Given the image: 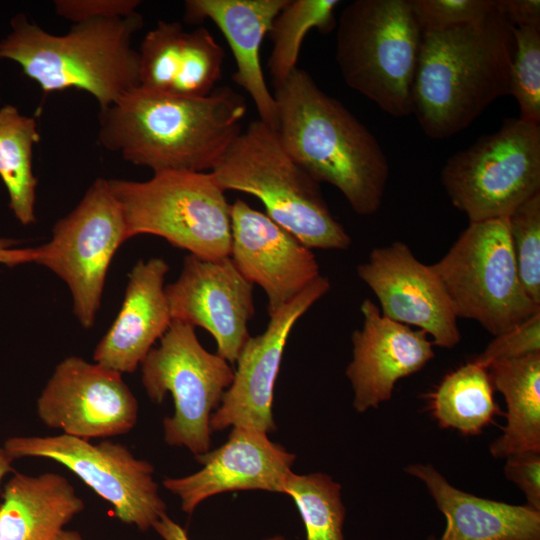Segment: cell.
<instances>
[{
    "label": "cell",
    "instance_id": "cell-1",
    "mask_svg": "<svg viewBox=\"0 0 540 540\" xmlns=\"http://www.w3.org/2000/svg\"><path fill=\"white\" fill-rule=\"evenodd\" d=\"M245 99L218 87L204 97L134 88L99 113V142L126 161L162 171H211L241 133Z\"/></svg>",
    "mask_w": 540,
    "mask_h": 540
},
{
    "label": "cell",
    "instance_id": "cell-2",
    "mask_svg": "<svg viewBox=\"0 0 540 540\" xmlns=\"http://www.w3.org/2000/svg\"><path fill=\"white\" fill-rule=\"evenodd\" d=\"M274 89V130L285 150L319 184L337 188L357 214H375L389 176L375 136L303 69Z\"/></svg>",
    "mask_w": 540,
    "mask_h": 540
},
{
    "label": "cell",
    "instance_id": "cell-3",
    "mask_svg": "<svg viewBox=\"0 0 540 540\" xmlns=\"http://www.w3.org/2000/svg\"><path fill=\"white\" fill-rule=\"evenodd\" d=\"M513 29L494 8L478 22L422 33L412 114L428 137L459 133L509 94Z\"/></svg>",
    "mask_w": 540,
    "mask_h": 540
},
{
    "label": "cell",
    "instance_id": "cell-4",
    "mask_svg": "<svg viewBox=\"0 0 540 540\" xmlns=\"http://www.w3.org/2000/svg\"><path fill=\"white\" fill-rule=\"evenodd\" d=\"M142 26L136 12L76 23L55 35L19 13L0 41V60L16 62L45 93L77 88L103 110L139 87V54L131 42Z\"/></svg>",
    "mask_w": 540,
    "mask_h": 540
},
{
    "label": "cell",
    "instance_id": "cell-5",
    "mask_svg": "<svg viewBox=\"0 0 540 540\" xmlns=\"http://www.w3.org/2000/svg\"><path fill=\"white\" fill-rule=\"evenodd\" d=\"M224 190L253 195L266 215L310 249L346 250L351 237L333 217L315 181L285 150L275 130L252 121L210 171Z\"/></svg>",
    "mask_w": 540,
    "mask_h": 540
},
{
    "label": "cell",
    "instance_id": "cell-6",
    "mask_svg": "<svg viewBox=\"0 0 540 540\" xmlns=\"http://www.w3.org/2000/svg\"><path fill=\"white\" fill-rule=\"evenodd\" d=\"M336 27L335 58L345 83L391 116L411 115L422 32L410 0H355Z\"/></svg>",
    "mask_w": 540,
    "mask_h": 540
},
{
    "label": "cell",
    "instance_id": "cell-7",
    "mask_svg": "<svg viewBox=\"0 0 540 540\" xmlns=\"http://www.w3.org/2000/svg\"><path fill=\"white\" fill-rule=\"evenodd\" d=\"M127 239L161 237L203 259L228 257L231 204L211 172L162 171L146 181L109 179Z\"/></svg>",
    "mask_w": 540,
    "mask_h": 540
},
{
    "label": "cell",
    "instance_id": "cell-8",
    "mask_svg": "<svg viewBox=\"0 0 540 540\" xmlns=\"http://www.w3.org/2000/svg\"><path fill=\"white\" fill-rule=\"evenodd\" d=\"M431 268L457 319L474 320L494 336L540 311L520 282L507 218L469 222Z\"/></svg>",
    "mask_w": 540,
    "mask_h": 540
},
{
    "label": "cell",
    "instance_id": "cell-9",
    "mask_svg": "<svg viewBox=\"0 0 540 540\" xmlns=\"http://www.w3.org/2000/svg\"><path fill=\"white\" fill-rule=\"evenodd\" d=\"M159 341L141 363V379L152 402L172 395L174 413L163 420L164 441L185 447L194 456L204 454L211 445V416L231 385L234 370L202 346L190 324L172 320Z\"/></svg>",
    "mask_w": 540,
    "mask_h": 540
},
{
    "label": "cell",
    "instance_id": "cell-10",
    "mask_svg": "<svg viewBox=\"0 0 540 540\" xmlns=\"http://www.w3.org/2000/svg\"><path fill=\"white\" fill-rule=\"evenodd\" d=\"M440 179L469 222L507 218L540 193V125L505 119L499 130L452 155Z\"/></svg>",
    "mask_w": 540,
    "mask_h": 540
},
{
    "label": "cell",
    "instance_id": "cell-11",
    "mask_svg": "<svg viewBox=\"0 0 540 540\" xmlns=\"http://www.w3.org/2000/svg\"><path fill=\"white\" fill-rule=\"evenodd\" d=\"M126 240L122 210L108 180L99 178L77 206L55 223L52 238L36 247V263L67 284L74 315L84 328L94 325L110 263Z\"/></svg>",
    "mask_w": 540,
    "mask_h": 540
},
{
    "label": "cell",
    "instance_id": "cell-12",
    "mask_svg": "<svg viewBox=\"0 0 540 540\" xmlns=\"http://www.w3.org/2000/svg\"><path fill=\"white\" fill-rule=\"evenodd\" d=\"M13 459L46 458L65 466L107 501L115 517L141 531L153 529L166 513L154 480V467L137 459L120 443L89 440L59 434L8 438L2 447Z\"/></svg>",
    "mask_w": 540,
    "mask_h": 540
},
{
    "label": "cell",
    "instance_id": "cell-13",
    "mask_svg": "<svg viewBox=\"0 0 540 540\" xmlns=\"http://www.w3.org/2000/svg\"><path fill=\"white\" fill-rule=\"evenodd\" d=\"M36 406L43 424L84 440L125 434L138 419L137 399L122 374L77 356L56 366Z\"/></svg>",
    "mask_w": 540,
    "mask_h": 540
},
{
    "label": "cell",
    "instance_id": "cell-14",
    "mask_svg": "<svg viewBox=\"0 0 540 540\" xmlns=\"http://www.w3.org/2000/svg\"><path fill=\"white\" fill-rule=\"evenodd\" d=\"M327 277L319 275L290 303L272 315L265 331L250 337L242 348L237 370L210 420L211 431L244 427L265 432L276 430L273 394L282 356L296 322L330 290Z\"/></svg>",
    "mask_w": 540,
    "mask_h": 540
},
{
    "label": "cell",
    "instance_id": "cell-15",
    "mask_svg": "<svg viewBox=\"0 0 540 540\" xmlns=\"http://www.w3.org/2000/svg\"><path fill=\"white\" fill-rule=\"evenodd\" d=\"M172 320L208 331L217 354L230 364L251 337L249 321L255 313L253 284L231 258L184 257L180 275L165 286Z\"/></svg>",
    "mask_w": 540,
    "mask_h": 540
},
{
    "label": "cell",
    "instance_id": "cell-16",
    "mask_svg": "<svg viewBox=\"0 0 540 540\" xmlns=\"http://www.w3.org/2000/svg\"><path fill=\"white\" fill-rule=\"evenodd\" d=\"M356 271L377 297L383 316L418 327L432 337L433 345L452 349L460 342L457 317L442 283L408 245L395 241L376 247Z\"/></svg>",
    "mask_w": 540,
    "mask_h": 540
},
{
    "label": "cell",
    "instance_id": "cell-17",
    "mask_svg": "<svg viewBox=\"0 0 540 540\" xmlns=\"http://www.w3.org/2000/svg\"><path fill=\"white\" fill-rule=\"evenodd\" d=\"M229 257L246 280L264 290L269 317L320 275L309 247L239 198L231 204Z\"/></svg>",
    "mask_w": 540,
    "mask_h": 540
},
{
    "label": "cell",
    "instance_id": "cell-18",
    "mask_svg": "<svg viewBox=\"0 0 540 540\" xmlns=\"http://www.w3.org/2000/svg\"><path fill=\"white\" fill-rule=\"evenodd\" d=\"M195 459L203 466L199 471L163 480V486L180 499L181 509L188 515L204 500L220 493H282L296 455L272 442L265 432L236 426L221 446Z\"/></svg>",
    "mask_w": 540,
    "mask_h": 540
},
{
    "label": "cell",
    "instance_id": "cell-19",
    "mask_svg": "<svg viewBox=\"0 0 540 540\" xmlns=\"http://www.w3.org/2000/svg\"><path fill=\"white\" fill-rule=\"evenodd\" d=\"M360 311L363 325L351 335L346 376L354 392L353 407L363 413L388 401L395 384L421 370L435 354L426 333L383 316L372 300L365 299Z\"/></svg>",
    "mask_w": 540,
    "mask_h": 540
},
{
    "label": "cell",
    "instance_id": "cell-20",
    "mask_svg": "<svg viewBox=\"0 0 540 540\" xmlns=\"http://www.w3.org/2000/svg\"><path fill=\"white\" fill-rule=\"evenodd\" d=\"M139 87L158 94L204 97L215 90L225 60L212 34L185 31L179 22L158 21L140 46Z\"/></svg>",
    "mask_w": 540,
    "mask_h": 540
},
{
    "label": "cell",
    "instance_id": "cell-21",
    "mask_svg": "<svg viewBox=\"0 0 540 540\" xmlns=\"http://www.w3.org/2000/svg\"><path fill=\"white\" fill-rule=\"evenodd\" d=\"M168 271L158 257L134 265L121 308L94 350L95 363L120 374L141 365L172 322L164 285Z\"/></svg>",
    "mask_w": 540,
    "mask_h": 540
},
{
    "label": "cell",
    "instance_id": "cell-22",
    "mask_svg": "<svg viewBox=\"0 0 540 540\" xmlns=\"http://www.w3.org/2000/svg\"><path fill=\"white\" fill-rule=\"evenodd\" d=\"M288 0H187L188 23L211 20L231 48L236 70L233 81L252 99L260 121L276 127L277 108L260 63V48L272 23Z\"/></svg>",
    "mask_w": 540,
    "mask_h": 540
},
{
    "label": "cell",
    "instance_id": "cell-23",
    "mask_svg": "<svg viewBox=\"0 0 540 540\" xmlns=\"http://www.w3.org/2000/svg\"><path fill=\"white\" fill-rule=\"evenodd\" d=\"M405 471L425 484L445 516L440 540H540V511L527 504L512 505L464 492L430 464H411Z\"/></svg>",
    "mask_w": 540,
    "mask_h": 540
},
{
    "label": "cell",
    "instance_id": "cell-24",
    "mask_svg": "<svg viewBox=\"0 0 540 540\" xmlns=\"http://www.w3.org/2000/svg\"><path fill=\"white\" fill-rule=\"evenodd\" d=\"M84 508V501L64 476L14 472L2 493L0 540H56Z\"/></svg>",
    "mask_w": 540,
    "mask_h": 540
},
{
    "label": "cell",
    "instance_id": "cell-25",
    "mask_svg": "<svg viewBox=\"0 0 540 540\" xmlns=\"http://www.w3.org/2000/svg\"><path fill=\"white\" fill-rule=\"evenodd\" d=\"M487 369L507 407L506 426L490 444L491 455L540 451V352L496 360Z\"/></svg>",
    "mask_w": 540,
    "mask_h": 540
},
{
    "label": "cell",
    "instance_id": "cell-26",
    "mask_svg": "<svg viewBox=\"0 0 540 540\" xmlns=\"http://www.w3.org/2000/svg\"><path fill=\"white\" fill-rule=\"evenodd\" d=\"M40 140L35 118L13 105L0 108V178L9 195V207L23 225L36 222L38 180L33 174V146Z\"/></svg>",
    "mask_w": 540,
    "mask_h": 540
},
{
    "label": "cell",
    "instance_id": "cell-27",
    "mask_svg": "<svg viewBox=\"0 0 540 540\" xmlns=\"http://www.w3.org/2000/svg\"><path fill=\"white\" fill-rule=\"evenodd\" d=\"M488 369L474 360L449 373L431 395L433 416L443 428L479 434L499 413Z\"/></svg>",
    "mask_w": 540,
    "mask_h": 540
},
{
    "label": "cell",
    "instance_id": "cell-28",
    "mask_svg": "<svg viewBox=\"0 0 540 540\" xmlns=\"http://www.w3.org/2000/svg\"><path fill=\"white\" fill-rule=\"evenodd\" d=\"M338 0H288L274 19L269 31L272 41L267 65L277 87L297 68V60L306 34L316 28L322 33L336 27L334 11Z\"/></svg>",
    "mask_w": 540,
    "mask_h": 540
},
{
    "label": "cell",
    "instance_id": "cell-29",
    "mask_svg": "<svg viewBox=\"0 0 540 540\" xmlns=\"http://www.w3.org/2000/svg\"><path fill=\"white\" fill-rule=\"evenodd\" d=\"M282 494L295 502L305 526L306 540H344L346 510L341 485L329 475L292 472Z\"/></svg>",
    "mask_w": 540,
    "mask_h": 540
},
{
    "label": "cell",
    "instance_id": "cell-30",
    "mask_svg": "<svg viewBox=\"0 0 540 540\" xmlns=\"http://www.w3.org/2000/svg\"><path fill=\"white\" fill-rule=\"evenodd\" d=\"M507 221L520 282L540 306V193L519 205Z\"/></svg>",
    "mask_w": 540,
    "mask_h": 540
},
{
    "label": "cell",
    "instance_id": "cell-31",
    "mask_svg": "<svg viewBox=\"0 0 540 540\" xmlns=\"http://www.w3.org/2000/svg\"><path fill=\"white\" fill-rule=\"evenodd\" d=\"M509 94L519 107L521 120L540 125V29L515 28Z\"/></svg>",
    "mask_w": 540,
    "mask_h": 540
},
{
    "label": "cell",
    "instance_id": "cell-32",
    "mask_svg": "<svg viewBox=\"0 0 540 540\" xmlns=\"http://www.w3.org/2000/svg\"><path fill=\"white\" fill-rule=\"evenodd\" d=\"M410 5L422 33L472 24L494 10V0H410Z\"/></svg>",
    "mask_w": 540,
    "mask_h": 540
},
{
    "label": "cell",
    "instance_id": "cell-33",
    "mask_svg": "<svg viewBox=\"0 0 540 540\" xmlns=\"http://www.w3.org/2000/svg\"><path fill=\"white\" fill-rule=\"evenodd\" d=\"M540 352V311L527 320L499 334L474 361L484 367L500 359Z\"/></svg>",
    "mask_w": 540,
    "mask_h": 540
},
{
    "label": "cell",
    "instance_id": "cell-34",
    "mask_svg": "<svg viewBox=\"0 0 540 540\" xmlns=\"http://www.w3.org/2000/svg\"><path fill=\"white\" fill-rule=\"evenodd\" d=\"M139 0H55L58 16L73 24L96 19L128 17L137 12Z\"/></svg>",
    "mask_w": 540,
    "mask_h": 540
},
{
    "label": "cell",
    "instance_id": "cell-35",
    "mask_svg": "<svg viewBox=\"0 0 540 540\" xmlns=\"http://www.w3.org/2000/svg\"><path fill=\"white\" fill-rule=\"evenodd\" d=\"M504 473L524 493L526 504L540 511V451H523L506 457Z\"/></svg>",
    "mask_w": 540,
    "mask_h": 540
},
{
    "label": "cell",
    "instance_id": "cell-36",
    "mask_svg": "<svg viewBox=\"0 0 540 540\" xmlns=\"http://www.w3.org/2000/svg\"><path fill=\"white\" fill-rule=\"evenodd\" d=\"M494 8L515 28L540 29L539 0H494Z\"/></svg>",
    "mask_w": 540,
    "mask_h": 540
},
{
    "label": "cell",
    "instance_id": "cell-37",
    "mask_svg": "<svg viewBox=\"0 0 540 540\" xmlns=\"http://www.w3.org/2000/svg\"><path fill=\"white\" fill-rule=\"evenodd\" d=\"M14 241L10 239H0V264L13 267L16 265L34 262L38 258L35 248L13 247Z\"/></svg>",
    "mask_w": 540,
    "mask_h": 540
},
{
    "label": "cell",
    "instance_id": "cell-38",
    "mask_svg": "<svg viewBox=\"0 0 540 540\" xmlns=\"http://www.w3.org/2000/svg\"><path fill=\"white\" fill-rule=\"evenodd\" d=\"M153 529L163 540H190L186 530L172 520L167 514L163 515L154 525ZM265 540H288L281 535H275Z\"/></svg>",
    "mask_w": 540,
    "mask_h": 540
},
{
    "label": "cell",
    "instance_id": "cell-39",
    "mask_svg": "<svg viewBox=\"0 0 540 540\" xmlns=\"http://www.w3.org/2000/svg\"><path fill=\"white\" fill-rule=\"evenodd\" d=\"M12 462L13 459L4 451L3 448H0V484L2 479L8 473L13 471Z\"/></svg>",
    "mask_w": 540,
    "mask_h": 540
},
{
    "label": "cell",
    "instance_id": "cell-40",
    "mask_svg": "<svg viewBox=\"0 0 540 540\" xmlns=\"http://www.w3.org/2000/svg\"><path fill=\"white\" fill-rule=\"evenodd\" d=\"M56 540H84L78 531L64 529Z\"/></svg>",
    "mask_w": 540,
    "mask_h": 540
}]
</instances>
